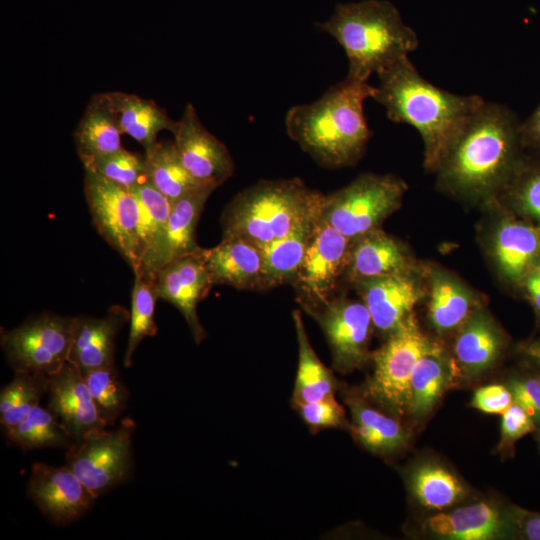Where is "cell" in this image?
<instances>
[{
	"mask_svg": "<svg viewBox=\"0 0 540 540\" xmlns=\"http://www.w3.org/2000/svg\"><path fill=\"white\" fill-rule=\"evenodd\" d=\"M91 431L66 451V465L98 498L126 482L134 466L135 422L121 420L112 430Z\"/></svg>",
	"mask_w": 540,
	"mask_h": 540,
	"instance_id": "cell-7",
	"label": "cell"
},
{
	"mask_svg": "<svg viewBox=\"0 0 540 540\" xmlns=\"http://www.w3.org/2000/svg\"><path fill=\"white\" fill-rule=\"evenodd\" d=\"M5 435L13 445L24 451L44 448L67 450L76 443L56 414L40 405Z\"/></svg>",
	"mask_w": 540,
	"mask_h": 540,
	"instance_id": "cell-35",
	"label": "cell"
},
{
	"mask_svg": "<svg viewBox=\"0 0 540 540\" xmlns=\"http://www.w3.org/2000/svg\"><path fill=\"white\" fill-rule=\"evenodd\" d=\"M502 276L520 288L527 272L540 260V227L510 215L496 229L493 243Z\"/></svg>",
	"mask_w": 540,
	"mask_h": 540,
	"instance_id": "cell-21",
	"label": "cell"
},
{
	"mask_svg": "<svg viewBox=\"0 0 540 540\" xmlns=\"http://www.w3.org/2000/svg\"><path fill=\"white\" fill-rule=\"evenodd\" d=\"M433 346L411 314L372 354L374 369L366 395L393 414L408 413L411 376L419 359Z\"/></svg>",
	"mask_w": 540,
	"mask_h": 540,
	"instance_id": "cell-8",
	"label": "cell"
},
{
	"mask_svg": "<svg viewBox=\"0 0 540 540\" xmlns=\"http://www.w3.org/2000/svg\"><path fill=\"white\" fill-rule=\"evenodd\" d=\"M205 267L214 285H227L239 290H263L262 250L256 244L239 238H222L213 248H199Z\"/></svg>",
	"mask_w": 540,
	"mask_h": 540,
	"instance_id": "cell-17",
	"label": "cell"
},
{
	"mask_svg": "<svg viewBox=\"0 0 540 540\" xmlns=\"http://www.w3.org/2000/svg\"><path fill=\"white\" fill-rule=\"evenodd\" d=\"M510 520L527 539L540 540V514L516 508Z\"/></svg>",
	"mask_w": 540,
	"mask_h": 540,
	"instance_id": "cell-47",
	"label": "cell"
},
{
	"mask_svg": "<svg viewBox=\"0 0 540 540\" xmlns=\"http://www.w3.org/2000/svg\"><path fill=\"white\" fill-rule=\"evenodd\" d=\"M91 171L127 189L146 179L144 156L125 148L83 163Z\"/></svg>",
	"mask_w": 540,
	"mask_h": 540,
	"instance_id": "cell-40",
	"label": "cell"
},
{
	"mask_svg": "<svg viewBox=\"0 0 540 540\" xmlns=\"http://www.w3.org/2000/svg\"><path fill=\"white\" fill-rule=\"evenodd\" d=\"M411 488L421 505L434 510L445 509L465 496V487L455 475L431 463L414 470Z\"/></svg>",
	"mask_w": 540,
	"mask_h": 540,
	"instance_id": "cell-37",
	"label": "cell"
},
{
	"mask_svg": "<svg viewBox=\"0 0 540 540\" xmlns=\"http://www.w3.org/2000/svg\"><path fill=\"white\" fill-rule=\"evenodd\" d=\"M351 241L318 218L293 283L306 311L315 310L332 299L337 281L346 269Z\"/></svg>",
	"mask_w": 540,
	"mask_h": 540,
	"instance_id": "cell-11",
	"label": "cell"
},
{
	"mask_svg": "<svg viewBox=\"0 0 540 540\" xmlns=\"http://www.w3.org/2000/svg\"><path fill=\"white\" fill-rule=\"evenodd\" d=\"M521 353L540 368V338L521 345Z\"/></svg>",
	"mask_w": 540,
	"mask_h": 540,
	"instance_id": "cell-48",
	"label": "cell"
},
{
	"mask_svg": "<svg viewBox=\"0 0 540 540\" xmlns=\"http://www.w3.org/2000/svg\"><path fill=\"white\" fill-rule=\"evenodd\" d=\"M294 407L313 433L327 428L344 427L348 424L343 407L334 397L298 403Z\"/></svg>",
	"mask_w": 540,
	"mask_h": 540,
	"instance_id": "cell-41",
	"label": "cell"
},
{
	"mask_svg": "<svg viewBox=\"0 0 540 540\" xmlns=\"http://www.w3.org/2000/svg\"><path fill=\"white\" fill-rule=\"evenodd\" d=\"M216 188L204 186L171 202L166 233L152 276L168 263L199 249L196 228L206 201Z\"/></svg>",
	"mask_w": 540,
	"mask_h": 540,
	"instance_id": "cell-22",
	"label": "cell"
},
{
	"mask_svg": "<svg viewBox=\"0 0 540 540\" xmlns=\"http://www.w3.org/2000/svg\"><path fill=\"white\" fill-rule=\"evenodd\" d=\"M108 96L121 133L132 137L145 149L157 141L159 132L173 133L176 128L177 121L151 99L124 92H108Z\"/></svg>",
	"mask_w": 540,
	"mask_h": 540,
	"instance_id": "cell-28",
	"label": "cell"
},
{
	"mask_svg": "<svg viewBox=\"0 0 540 540\" xmlns=\"http://www.w3.org/2000/svg\"><path fill=\"white\" fill-rule=\"evenodd\" d=\"M99 417L106 427L113 426L128 404L129 392L121 381L116 364L82 374Z\"/></svg>",
	"mask_w": 540,
	"mask_h": 540,
	"instance_id": "cell-39",
	"label": "cell"
},
{
	"mask_svg": "<svg viewBox=\"0 0 540 540\" xmlns=\"http://www.w3.org/2000/svg\"><path fill=\"white\" fill-rule=\"evenodd\" d=\"M49 376L41 373L14 371L10 383L0 392V422L4 432L20 424L47 394Z\"/></svg>",
	"mask_w": 540,
	"mask_h": 540,
	"instance_id": "cell-34",
	"label": "cell"
},
{
	"mask_svg": "<svg viewBox=\"0 0 540 540\" xmlns=\"http://www.w3.org/2000/svg\"><path fill=\"white\" fill-rule=\"evenodd\" d=\"M157 298L155 280L146 278L140 272H134L130 330L123 359L126 368L133 364V355L140 342L157 334L158 327L154 320Z\"/></svg>",
	"mask_w": 540,
	"mask_h": 540,
	"instance_id": "cell-38",
	"label": "cell"
},
{
	"mask_svg": "<svg viewBox=\"0 0 540 540\" xmlns=\"http://www.w3.org/2000/svg\"><path fill=\"white\" fill-rule=\"evenodd\" d=\"M476 310L471 293L458 281L443 273L432 276L428 319L438 333L459 330Z\"/></svg>",
	"mask_w": 540,
	"mask_h": 540,
	"instance_id": "cell-30",
	"label": "cell"
},
{
	"mask_svg": "<svg viewBox=\"0 0 540 540\" xmlns=\"http://www.w3.org/2000/svg\"><path fill=\"white\" fill-rule=\"evenodd\" d=\"M503 346L501 331L486 313L478 309L458 330L454 354L459 367L468 376H476L494 365Z\"/></svg>",
	"mask_w": 540,
	"mask_h": 540,
	"instance_id": "cell-26",
	"label": "cell"
},
{
	"mask_svg": "<svg viewBox=\"0 0 540 540\" xmlns=\"http://www.w3.org/2000/svg\"><path fill=\"white\" fill-rule=\"evenodd\" d=\"M298 341V369L293 389V405L334 397L337 382L312 348L299 311L293 312Z\"/></svg>",
	"mask_w": 540,
	"mask_h": 540,
	"instance_id": "cell-31",
	"label": "cell"
},
{
	"mask_svg": "<svg viewBox=\"0 0 540 540\" xmlns=\"http://www.w3.org/2000/svg\"><path fill=\"white\" fill-rule=\"evenodd\" d=\"M311 313L323 329L332 353L333 367L342 373L360 368L369 358L373 322L363 302L330 299Z\"/></svg>",
	"mask_w": 540,
	"mask_h": 540,
	"instance_id": "cell-12",
	"label": "cell"
},
{
	"mask_svg": "<svg viewBox=\"0 0 540 540\" xmlns=\"http://www.w3.org/2000/svg\"><path fill=\"white\" fill-rule=\"evenodd\" d=\"M319 211L309 216L288 235L261 248L264 289L294 283L305 257Z\"/></svg>",
	"mask_w": 540,
	"mask_h": 540,
	"instance_id": "cell-27",
	"label": "cell"
},
{
	"mask_svg": "<svg viewBox=\"0 0 540 540\" xmlns=\"http://www.w3.org/2000/svg\"><path fill=\"white\" fill-rule=\"evenodd\" d=\"M513 403L523 408L540 425V376L512 378L508 383Z\"/></svg>",
	"mask_w": 540,
	"mask_h": 540,
	"instance_id": "cell-42",
	"label": "cell"
},
{
	"mask_svg": "<svg viewBox=\"0 0 540 540\" xmlns=\"http://www.w3.org/2000/svg\"><path fill=\"white\" fill-rule=\"evenodd\" d=\"M48 408L75 442L93 430L105 428L80 370L69 361L49 375Z\"/></svg>",
	"mask_w": 540,
	"mask_h": 540,
	"instance_id": "cell-16",
	"label": "cell"
},
{
	"mask_svg": "<svg viewBox=\"0 0 540 540\" xmlns=\"http://www.w3.org/2000/svg\"><path fill=\"white\" fill-rule=\"evenodd\" d=\"M532 417L519 405L513 403L503 414L499 449L510 448L524 435L536 429Z\"/></svg>",
	"mask_w": 540,
	"mask_h": 540,
	"instance_id": "cell-43",
	"label": "cell"
},
{
	"mask_svg": "<svg viewBox=\"0 0 540 540\" xmlns=\"http://www.w3.org/2000/svg\"><path fill=\"white\" fill-rule=\"evenodd\" d=\"M84 193L93 225L134 271L140 267L138 202L131 189L85 171Z\"/></svg>",
	"mask_w": 540,
	"mask_h": 540,
	"instance_id": "cell-10",
	"label": "cell"
},
{
	"mask_svg": "<svg viewBox=\"0 0 540 540\" xmlns=\"http://www.w3.org/2000/svg\"><path fill=\"white\" fill-rule=\"evenodd\" d=\"M346 402L352 416L349 429L366 449L374 453L389 454L406 446L409 433L395 418L373 408L358 397L349 396Z\"/></svg>",
	"mask_w": 540,
	"mask_h": 540,
	"instance_id": "cell-29",
	"label": "cell"
},
{
	"mask_svg": "<svg viewBox=\"0 0 540 540\" xmlns=\"http://www.w3.org/2000/svg\"><path fill=\"white\" fill-rule=\"evenodd\" d=\"M27 496L40 512L57 525H67L83 517L96 497L66 465L34 463Z\"/></svg>",
	"mask_w": 540,
	"mask_h": 540,
	"instance_id": "cell-14",
	"label": "cell"
},
{
	"mask_svg": "<svg viewBox=\"0 0 540 540\" xmlns=\"http://www.w3.org/2000/svg\"><path fill=\"white\" fill-rule=\"evenodd\" d=\"M130 320L126 309L113 306L104 317H75L68 361L82 374L115 363L116 338Z\"/></svg>",
	"mask_w": 540,
	"mask_h": 540,
	"instance_id": "cell-19",
	"label": "cell"
},
{
	"mask_svg": "<svg viewBox=\"0 0 540 540\" xmlns=\"http://www.w3.org/2000/svg\"><path fill=\"white\" fill-rule=\"evenodd\" d=\"M373 99L387 118L413 126L424 144V167L437 171L471 118L483 106L479 95H457L423 78L404 57L380 71Z\"/></svg>",
	"mask_w": 540,
	"mask_h": 540,
	"instance_id": "cell-1",
	"label": "cell"
},
{
	"mask_svg": "<svg viewBox=\"0 0 540 540\" xmlns=\"http://www.w3.org/2000/svg\"><path fill=\"white\" fill-rule=\"evenodd\" d=\"M145 177L171 202L201 187L182 164L173 142L156 141L145 149Z\"/></svg>",
	"mask_w": 540,
	"mask_h": 540,
	"instance_id": "cell-32",
	"label": "cell"
},
{
	"mask_svg": "<svg viewBox=\"0 0 540 540\" xmlns=\"http://www.w3.org/2000/svg\"><path fill=\"white\" fill-rule=\"evenodd\" d=\"M410 259L399 241L382 230H372L351 241L346 278L353 283L378 277L408 274Z\"/></svg>",
	"mask_w": 540,
	"mask_h": 540,
	"instance_id": "cell-20",
	"label": "cell"
},
{
	"mask_svg": "<svg viewBox=\"0 0 540 540\" xmlns=\"http://www.w3.org/2000/svg\"><path fill=\"white\" fill-rule=\"evenodd\" d=\"M121 134L108 92L94 94L74 132L82 164L121 149Z\"/></svg>",
	"mask_w": 540,
	"mask_h": 540,
	"instance_id": "cell-25",
	"label": "cell"
},
{
	"mask_svg": "<svg viewBox=\"0 0 540 540\" xmlns=\"http://www.w3.org/2000/svg\"><path fill=\"white\" fill-rule=\"evenodd\" d=\"M521 140L525 151L540 155V104L521 122Z\"/></svg>",
	"mask_w": 540,
	"mask_h": 540,
	"instance_id": "cell-45",
	"label": "cell"
},
{
	"mask_svg": "<svg viewBox=\"0 0 540 540\" xmlns=\"http://www.w3.org/2000/svg\"><path fill=\"white\" fill-rule=\"evenodd\" d=\"M499 510L487 502L460 507L427 519L428 529L436 536L452 540H490L507 534L508 523Z\"/></svg>",
	"mask_w": 540,
	"mask_h": 540,
	"instance_id": "cell-24",
	"label": "cell"
},
{
	"mask_svg": "<svg viewBox=\"0 0 540 540\" xmlns=\"http://www.w3.org/2000/svg\"><path fill=\"white\" fill-rule=\"evenodd\" d=\"M316 27L343 48L348 59L346 77L360 81H368L373 73L408 57L419 44L415 31L403 22L398 9L385 0L340 3Z\"/></svg>",
	"mask_w": 540,
	"mask_h": 540,
	"instance_id": "cell-4",
	"label": "cell"
},
{
	"mask_svg": "<svg viewBox=\"0 0 540 540\" xmlns=\"http://www.w3.org/2000/svg\"><path fill=\"white\" fill-rule=\"evenodd\" d=\"M500 192L511 212L540 227V155L526 153Z\"/></svg>",
	"mask_w": 540,
	"mask_h": 540,
	"instance_id": "cell-36",
	"label": "cell"
},
{
	"mask_svg": "<svg viewBox=\"0 0 540 540\" xmlns=\"http://www.w3.org/2000/svg\"><path fill=\"white\" fill-rule=\"evenodd\" d=\"M322 197L298 178L261 180L243 189L225 207L222 238L239 237L262 248L319 211Z\"/></svg>",
	"mask_w": 540,
	"mask_h": 540,
	"instance_id": "cell-5",
	"label": "cell"
},
{
	"mask_svg": "<svg viewBox=\"0 0 540 540\" xmlns=\"http://www.w3.org/2000/svg\"><path fill=\"white\" fill-rule=\"evenodd\" d=\"M520 289L530 302L540 325V260L527 272Z\"/></svg>",
	"mask_w": 540,
	"mask_h": 540,
	"instance_id": "cell-46",
	"label": "cell"
},
{
	"mask_svg": "<svg viewBox=\"0 0 540 540\" xmlns=\"http://www.w3.org/2000/svg\"><path fill=\"white\" fill-rule=\"evenodd\" d=\"M513 404V397L508 387L493 384L477 389L471 405L485 413L503 414Z\"/></svg>",
	"mask_w": 540,
	"mask_h": 540,
	"instance_id": "cell-44",
	"label": "cell"
},
{
	"mask_svg": "<svg viewBox=\"0 0 540 540\" xmlns=\"http://www.w3.org/2000/svg\"><path fill=\"white\" fill-rule=\"evenodd\" d=\"M155 286L158 298L181 312L195 342L199 344L204 340L206 332L199 321L197 305L213 284L199 249L162 267L156 274Z\"/></svg>",
	"mask_w": 540,
	"mask_h": 540,
	"instance_id": "cell-15",
	"label": "cell"
},
{
	"mask_svg": "<svg viewBox=\"0 0 540 540\" xmlns=\"http://www.w3.org/2000/svg\"><path fill=\"white\" fill-rule=\"evenodd\" d=\"M373 325L391 334L411 315L424 294L408 274L390 275L354 283Z\"/></svg>",
	"mask_w": 540,
	"mask_h": 540,
	"instance_id": "cell-18",
	"label": "cell"
},
{
	"mask_svg": "<svg viewBox=\"0 0 540 540\" xmlns=\"http://www.w3.org/2000/svg\"><path fill=\"white\" fill-rule=\"evenodd\" d=\"M75 317L42 313L1 331L0 343L14 371L51 375L67 362Z\"/></svg>",
	"mask_w": 540,
	"mask_h": 540,
	"instance_id": "cell-9",
	"label": "cell"
},
{
	"mask_svg": "<svg viewBox=\"0 0 540 540\" xmlns=\"http://www.w3.org/2000/svg\"><path fill=\"white\" fill-rule=\"evenodd\" d=\"M406 183L391 174H362L347 186L323 195L319 217L350 240L380 224L401 204Z\"/></svg>",
	"mask_w": 540,
	"mask_h": 540,
	"instance_id": "cell-6",
	"label": "cell"
},
{
	"mask_svg": "<svg viewBox=\"0 0 540 540\" xmlns=\"http://www.w3.org/2000/svg\"><path fill=\"white\" fill-rule=\"evenodd\" d=\"M374 92L368 81L346 77L314 102L291 107L285 116L286 132L324 167L354 165L372 136L364 102Z\"/></svg>",
	"mask_w": 540,
	"mask_h": 540,
	"instance_id": "cell-3",
	"label": "cell"
},
{
	"mask_svg": "<svg viewBox=\"0 0 540 540\" xmlns=\"http://www.w3.org/2000/svg\"><path fill=\"white\" fill-rule=\"evenodd\" d=\"M173 135L182 164L197 182L217 188L232 176L235 164L229 150L202 125L191 103L185 106Z\"/></svg>",
	"mask_w": 540,
	"mask_h": 540,
	"instance_id": "cell-13",
	"label": "cell"
},
{
	"mask_svg": "<svg viewBox=\"0 0 540 540\" xmlns=\"http://www.w3.org/2000/svg\"><path fill=\"white\" fill-rule=\"evenodd\" d=\"M538 443H539V447H540V425H539V430H538Z\"/></svg>",
	"mask_w": 540,
	"mask_h": 540,
	"instance_id": "cell-49",
	"label": "cell"
},
{
	"mask_svg": "<svg viewBox=\"0 0 540 540\" xmlns=\"http://www.w3.org/2000/svg\"><path fill=\"white\" fill-rule=\"evenodd\" d=\"M138 202V250L140 267L137 271L149 279L162 246L171 210V201L147 179L132 189ZM133 272V273H134Z\"/></svg>",
	"mask_w": 540,
	"mask_h": 540,
	"instance_id": "cell-23",
	"label": "cell"
},
{
	"mask_svg": "<svg viewBox=\"0 0 540 540\" xmlns=\"http://www.w3.org/2000/svg\"><path fill=\"white\" fill-rule=\"evenodd\" d=\"M525 154L521 121L509 108L485 101L439 166L440 183L471 197L500 192Z\"/></svg>",
	"mask_w": 540,
	"mask_h": 540,
	"instance_id": "cell-2",
	"label": "cell"
},
{
	"mask_svg": "<svg viewBox=\"0 0 540 540\" xmlns=\"http://www.w3.org/2000/svg\"><path fill=\"white\" fill-rule=\"evenodd\" d=\"M451 375L442 351L434 344L419 359L411 376L408 414L425 417L451 383Z\"/></svg>",
	"mask_w": 540,
	"mask_h": 540,
	"instance_id": "cell-33",
	"label": "cell"
}]
</instances>
